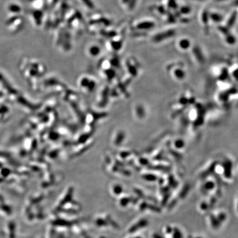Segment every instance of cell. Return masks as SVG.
I'll use <instances>...</instances> for the list:
<instances>
[{
    "label": "cell",
    "instance_id": "1",
    "mask_svg": "<svg viewBox=\"0 0 238 238\" xmlns=\"http://www.w3.org/2000/svg\"><path fill=\"white\" fill-rule=\"evenodd\" d=\"M100 48L98 45H93L89 47V52L92 55H98L100 51Z\"/></svg>",
    "mask_w": 238,
    "mask_h": 238
},
{
    "label": "cell",
    "instance_id": "2",
    "mask_svg": "<svg viewBox=\"0 0 238 238\" xmlns=\"http://www.w3.org/2000/svg\"><path fill=\"white\" fill-rule=\"evenodd\" d=\"M82 2L84 4L86 7L92 9L94 8V3L92 0H81Z\"/></svg>",
    "mask_w": 238,
    "mask_h": 238
}]
</instances>
